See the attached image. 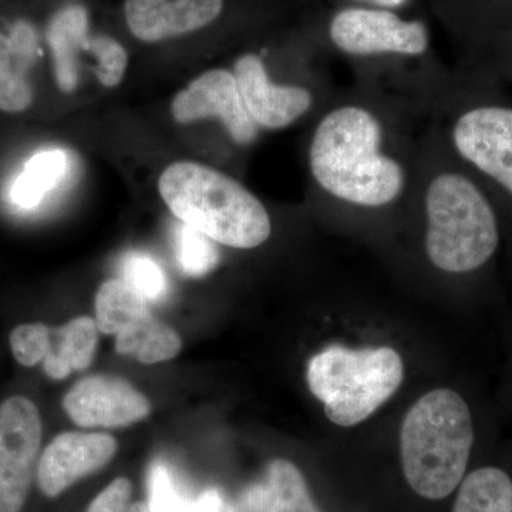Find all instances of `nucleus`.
<instances>
[{
    "label": "nucleus",
    "instance_id": "obj_2",
    "mask_svg": "<svg viewBox=\"0 0 512 512\" xmlns=\"http://www.w3.org/2000/svg\"><path fill=\"white\" fill-rule=\"evenodd\" d=\"M158 191L178 220L225 247L256 248L271 237L264 204L235 178L208 165L171 164L158 180Z\"/></svg>",
    "mask_w": 512,
    "mask_h": 512
},
{
    "label": "nucleus",
    "instance_id": "obj_29",
    "mask_svg": "<svg viewBox=\"0 0 512 512\" xmlns=\"http://www.w3.org/2000/svg\"><path fill=\"white\" fill-rule=\"evenodd\" d=\"M10 45H12V52L16 59L19 60L23 66L28 69L35 57L37 49V39L35 30L28 23L19 22L12 30V35L9 37Z\"/></svg>",
    "mask_w": 512,
    "mask_h": 512
},
{
    "label": "nucleus",
    "instance_id": "obj_11",
    "mask_svg": "<svg viewBox=\"0 0 512 512\" xmlns=\"http://www.w3.org/2000/svg\"><path fill=\"white\" fill-rule=\"evenodd\" d=\"M63 407L82 427H123L146 419L151 404L143 393L117 377H86L64 396Z\"/></svg>",
    "mask_w": 512,
    "mask_h": 512
},
{
    "label": "nucleus",
    "instance_id": "obj_3",
    "mask_svg": "<svg viewBox=\"0 0 512 512\" xmlns=\"http://www.w3.org/2000/svg\"><path fill=\"white\" fill-rule=\"evenodd\" d=\"M473 443V417L463 397L444 387L424 394L400 433L407 483L427 500L448 497L466 476Z\"/></svg>",
    "mask_w": 512,
    "mask_h": 512
},
{
    "label": "nucleus",
    "instance_id": "obj_9",
    "mask_svg": "<svg viewBox=\"0 0 512 512\" xmlns=\"http://www.w3.org/2000/svg\"><path fill=\"white\" fill-rule=\"evenodd\" d=\"M171 113L177 123L218 119L238 146H251L258 126L249 116L234 73L214 69L201 74L174 97Z\"/></svg>",
    "mask_w": 512,
    "mask_h": 512
},
{
    "label": "nucleus",
    "instance_id": "obj_16",
    "mask_svg": "<svg viewBox=\"0 0 512 512\" xmlns=\"http://www.w3.org/2000/svg\"><path fill=\"white\" fill-rule=\"evenodd\" d=\"M183 348V340L173 328L153 316L138 320L117 335L116 350L146 365L173 359Z\"/></svg>",
    "mask_w": 512,
    "mask_h": 512
},
{
    "label": "nucleus",
    "instance_id": "obj_31",
    "mask_svg": "<svg viewBox=\"0 0 512 512\" xmlns=\"http://www.w3.org/2000/svg\"><path fill=\"white\" fill-rule=\"evenodd\" d=\"M127 512H151L150 507H148L147 503H143V501H138V503H131L130 507H128Z\"/></svg>",
    "mask_w": 512,
    "mask_h": 512
},
{
    "label": "nucleus",
    "instance_id": "obj_6",
    "mask_svg": "<svg viewBox=\"0 0 512 512\" xmlns=\"http://www.w3.org/2000/svg\"><path fill=\"white\" fill-rule=\"evenodd\" d=\"M333 45L350 56H421L430 45L429 30L419 20H403L384 9L350 8L333 16Z\"/></svg>",
    "mask_w": 512,
    "mask_h": 512
},
{
    "label": "nucleus",
    "instance_id": "obj_18",
    "mask_svg": "<svg viewBox=\"0 0 512 512\" xmlns=\"http://www.w3.org/2000/svg\"><path fill=\"white\" fill-rule=\"evenodd\" d=\"M148 302L121 278L109 279L96 295V323L104 335H119L128 326L150 316Z\"/></svg>",
    "mask_w": 512,
    "mask_h": 512
},
{
    "label": "nucleus",
    "instance_id": "obj_20",
    "mask_svg": "<svg viewBox=\"0 0 512 512\" xmlns=\"http://www.w3.org/2000/svg\"><path fill=\"white\" fill-rule=\"evenodd\" d=\"M268 512H322L309 493L301 470L285 458H276L266 471Z\"/></svg>",
    "mask_w": 512,
    "mask_h": 512
},
{
    "label": "nucleus",
    "instance_id": "obj_24",
    "mask_svg": "<svg viewBox=\"0 0 512 512\" xmlns=\"http://www.w3.org/2000/svg\"><path fill=\"white\" fill-rule=\"evenodd\" d=\"M52 330L43 323H25L10 333V349L20 365L33 367L42 363L52 348Z\"/></svg>",
    "mask_w": 512,
    "mask_h": 512
},
{
    "label": "nucleus",
    "instance_id": "obj_7",
    "mask_svg": "<svg viewBox=\"0 0 512 512\" xmlns=\"http://www.w3.org/2000/svg\"><path fill=\"white\" fill-rule=\"evenodd\" d=\"M42 444L35 403L13 396L0 404V512H20L28 498Z\"/></svg>",
    "mask_w": 512,
    "mask_h": 512
},
{
    "label": "nucleus",
    "instance_id": "obj_26",
    "mask_svg": "<svg viewBox=\"0 0 512 512\" xmlns=\"http://www.w3.org/2000/svg\"><path fill=\"white\" fill-rule=\"evenodd\" d=\"M84 49L90 50L97 59L94 69L97 79L104 86L114 87L123 80L127 69V52L117 40L109 36H97L87 40Z\"/></svg>",
    "mask_w": 512,
    "mask_h": 512
},
{
    "label": "nucleus",
    "instance_id": "obj_22",
    "mask_svg": "<svg viewBox=\"0 0 512 512\" xmlns=\"http://www.w3.org/2000/svg\"><path fill=\"white\" fill-rule=\"evenodd\" d=\"M121 279L143 296L147 302L163 301L168 293V281L156 259L143 252H128L121 261Z\"/></svg>",
    "mask_w": 512,
    "mask_h": 512
},
{
    "label": "nucleus",
    "instance_id": "obj_10",
    "mask_svg": "<svg viewBox=\"0 0 512 512\" xmlns=\"http://www.w3.org/2000/svg\"><path fill=\"white\" fill-rule=\"evenodd\" d=\"M234 76L242 101L258 128L281 130L292 126L315 104L308 87L271 82L264 62L254 53L239 57Z\"/></svg>",
    "mask_w": 512,
    "mask_h": 512
},
{
    "label": "nucleus",
    "instance_id": "obj_1",
    "mask_svg": "<svg viewBox=\"0 0 512 512\" xmlns=\"http://www.w3.org/2000/svg\"><path fill=\"white\" fill-rule=\"evenodd\" d=\"M386 128L360 103L333 107L320 117L309 144V171L320 191L357 208L377 210L399 200L407 171L386 150Z\"/></svg>",
    "mask_w": 512,
    "mask_h": 512
},
{
    "label": "nucleus",
    "instance_id": "obj_23",
    "mask_svg": "<svg viewBox=\"0 0 512 512\" xmlns=\"http://www.w3.org/2000/svg\"><path fill=\"white\" fill-rule=\"evenodd\" d=\"M148 507L151 512H198L197 501L178 488L163 463L153 464L148 473Z\"/></svg>",
    "mask_w": 512,
    "mask_h": 512
},
{
    "label": "nucleus",
    "instance_id": "obj_8",
    "mask_svg": "<svg viewBox=\"0 0 512 512\" xmlns=\"http://www.w3.org/2000/svg\"><path fill=\"white\" fill-rule=\"evenodd\" d=\"M458 156L512 195V107L483 104L461 113L451 126Z\"/></svg>",
    "mask_w": 512,
    "mask_h": 512
},
{
    "label": "nucleus",
    "instance_id": "obj_30",
    "mask_svg": "<svg viewBox=\"0 0 512 512\" xmlns=\"http://www.w3.org/2000/svg\"><path fill=\"white\" fill-rule=\"evenodd\" d=\"M373 2L383 6V8H399L406 0H373Z\"/></svg>",
    "mask_w": 512,
    "mask_h": 512
},
{
    "label": "nucleus",
    "instance_id": "obj_17",
    "mask_svg": "<svg viewBox=\"0 0 512 512\" xmlns=\"http://www.w3.org/2000/svg\"><path fill=\"white\" fill-rule=\"evenodd\" d=\"M67 170L69 156L66 151L52 148L35 154L12 185L10 198L13 204L25 210L37 207L50 191L62 183Z\"/></svg>",
    "mask_w": 512,
    "mask_h": 512
},
{
    "label": "nucleus",
    "instance_id": "obj_21",
    "mask_svg": "<svg viewBox=\"0 0 512 512\" xmlns=\"http://www.w3.org/2000/svg\"><path fill=\"white\" fill-rule=\"evenodd\" d=\"M174 245L178 266L192 278H202L220 264V251L215 242L184 222L175 229Z\"/></svg>",
    "mask_w": 512,
    "mask_h": 512
},
{
    "label": "nucleus",
    "instance_id": "obj_5",
    "mask_svg": "<svg viewBox=\"0 0 512 512\" xmlns=\"http://www.w3.org/2000/svg\"><path fill=\"white\" fill-rule=\"evenodd\" d=\"M399 353L387 346L348 349L332 345L309 360L306 380L326 417L342 427L362 423L386 403L403 382Z\"/></svg>",
    "mask_w": 512,
    "mask_h": 512
},
{
    "label": "nucleus",
    "instance_id": "obj_19",
    "mask_svg": "<svg viewBox=\"0 0 512 512\" xmlns=\"http://www.w3.org/2000/svg\"><path fill=\"white\" fill-rule=\"evenodd\" d=\"M453 512H512V480L500 468L484 467L461 481Z\"/></svg>",
    "mask_w": 512,
    "mask_h": 512
},
{
    "label": "nucleus",
    "instance_id": "obj_14",
    "mask_svg": "<svg viewBox=\"0 0 512 512\" xmlns=\"http://www.w3.org/2000/svg\"><path fill=\"white\" fill-rule=\"evenodd\" d=\"M99 328L96 320L80 316L59 329L52 330V348L43 360V370L50 379H66L73 370L92 365Z\"/></svg>",
    "mask_w": 512,
    "mask_h": 512
},
{
    "label": "nucleus",
    "instance_id": "obj_25",
    "mask_svg": "<svg viewBox=\"0 0 512 512\" xmlns=\"http://www.w3.org/2000/svg\"><path fill=\"white\" fill-rule=\"evenodd\" d=\"M25 72L19 60H0V110L20 113L32 104L33 90Z\"/></svg>",
    "mask_w": 512,
    "mask_h": 512
},
{
    "label": "nucleus",
    "instance_id": "obj_13",
    "mask_svg": "<svg viewBox=\"0 0 512 512\" xmlns=\"http://www.w3.org/2000/svg\"><path fill=\"white\" fill-rule=\"evenodd\" d=\"M224 0H126L128 29L143 42L156 43L188 35L211 25Z\"/></svg>",
    "mask_w": 512,
    "mask_h": 512
},
{
    "label": "nucleus",
    "instance_id": "obj_4",
    "mask_svg": "<svg viewBox=\"0 0 512 512\" xmlns=\"http://www.w3.org/2000/svg\"><path fill=\"white\" fill-rule=\"evenodd\" d=\"M426 252L448 274H467L490 261L500 244L497 215L468 175L443 170L424 185Z\"/></svg>",
    "mask_w": 512,
    "mask_h": 512
},
{
    "label": "nucleus",
    "instance_id": "obj_12",
    "mask_svg": "<svg viewBox=\"0 0 512 512\" xmlns=\"http://www.w3.org/2000/svg\"><path fill=\"white\" fill-rule=\"evenodd\" d=\"M117 451V441L103 433H63L57 436L37 463L40 491L49 498L59 497L80 478L106 466Z\"/></svg>",
    "mask_w": 512,
    "mask_h": 512
},
{
    "label": "nucleus",
    "instance_id": "obj_15",
    "mask_svg": "<svg viewBox=\"0 0 512 512\" xmlns=\"http://www.w3.org/2000/svg\"><path fill=\"white\" fill-rule=\"evenodd\" d=\"M87 13L83 8L64 9L50 23L49 45L55 59L57 84L63 92H73L79 83L76 52L87 43Z\"/></svg>",
    "mask_w": 512,
    "mask_h": 512
},
{
    "label": "nucleus",
    "instance_id": "obj_27",
    "mask_svg": "<svg viewBox=\"0 0 512 512\" xmlns=\"http://www.w3.org/2000/svg\"><path fill=\"white\" fill-rule=\"evenodd\" d=\"M133 485L127 478H116L92 501L86 512H127Z\"/></svg>",
    "mask_w": 512,
    "mask_h": 512
},
{
    "label": "nucleus",
    "instance_id": "obj_28",
    "mask_svg": "<svg viewBox=\"0 0 512 512\" xmlns=\"http://www.w3.org/2000/svg\"><path fill=\"white\" fill-rule=\"evenodd\" d=\"M217 512H268V491L265 484H255L235 500L224 497Z\"/></svg>",
    "mask_w": 512,
    "mask_h": 512
}]
</instances>
